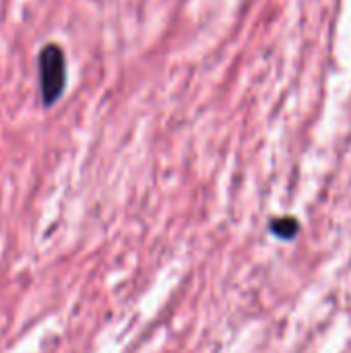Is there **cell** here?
I'll list each match as a JSON object with an SVG mask.
<instances>
[{
	"mask_svg": "<svg viewBox=\"0 0 351 353\" xmlns=\"http://www.w3.org/2000/svg\"><path fill=\"white\" fill-rule=\"evenodd\" d=\"M39 68V91L43 105H54L66 87V58L60 46L48 43L37 56Z\"/></svg>",
	"mask_w": 351,
	"mask_h": 353,
	"instance_id": "6da1fadb",
	"label": "cell"
},
{
	"mask_svg": "<svg viewBox=\"0 0 351 353\" xmlns=\"http://www.w3.org/2000/svg\"><path fill=\"white\" fill-rule=\"evenodd\" d=\"M269 230L279 240H294L300 232V221L296 217H275L271 219Z\"/></svg>",
	"mask_w": 351,
	"mask_h": 353,
	"instance_id": "7a4b0ae2",
	"label": "cell"
}]
</instances>
